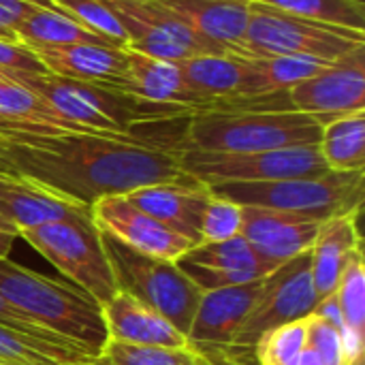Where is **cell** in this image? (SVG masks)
I'll return each instance as SVG.
<instances>
[{"label":"cell","instance_id":"15","mask_svg":"<svg viewBox=\"0 0 365 365\" xmlns=\"http://www.w3.org/2000/svg\"><path fill=\"white\" fill-rule=\"evenodd\" d=\"M323 222L325 220H317L302 214L242 205L240 235L248 240V244L263 261L278 267L308 252Z\"/></svg>","mask_w":365,"mask_h":365},{"label":"cell","instance_id":"35","mask_svg":"<svg viewBox=\"0 0 365 365\" xmlns=\"http://www.w3.org/2000/svg\"><path fill=\"white\" fill-rule=\"evenodd\" d=\"M242 231V205L214 197L210 199L201 218V244L227 242Z\"/></svg>","mask_w":365,"mask_h":365},{"label":"cell","instance_id":"26","mask_svg":"<svg viewBox=\"0 0 365 365\" xmlns=\"http://www.w3.org/2000/svg\"><path fill=\"white\" fill-rule=\"evenodd\" d=\"M0 124L9 126H47V128H62V130H79L60 118L41 96L32 90L0 79ZM90 133V130H88Z\"/></svg>","mask_w":365,"mask_h":365},{"label":"cell","instance_id":"39","mask_svg":"<svg viewBox=\"0 0 365 365\" xmlns=\"http://www.w3.org/2000/svg\"><path fill=\"white\" fill-rule=\"evenodd\" d=\"M38 6H51V0H0V38L19 43V24Z\"/></svg>","mask_w":365,"mask_h":365},{"label":"cell","instance_id":"4","mask_svg":"<svg viewBox=\"0 0 365 365\" xmlns=\"http://www.w3.org/2000/svg\"><path fill=\"white\" fill-rule=\"evenodd\" d=\"M0 297L36 327L98 357L109 340L101 306L71 282L0 259Z\"/></svg>","mask_w":365,"mask_h":365},{"label":"cell","instance_id":"19","mask_svg":"<svg viewBox=\"0 0 365 365\" xmlns=\"http://www.w3.org/2000/svg\"><path fill=\"white\" fill-rule=\"evenodd\" d=\"M103 321L109 340L137 344V346H165L184 349L188 340L165 317L135 299L133 295L118 291L103 308Z\"/></svg>","mask_w":365,"mask_h":365},{"label":"cell","instance_id":"25","mask_svg":"<svg viewBox=\"0 0 365 365\" xmlns=\"http://www.w3.org/2000/svg\"><path fill=\"white\" fill-rule=\"evenodd\" d=\"M319 152L329 171L365 169V111L323 124Z\"/></svg>","mask_w":365,"mask_h":365},{"label":"cell","instance_id":"42","mask_svg":"<svg viewBox=\"0 0 365 365\" xmlns=\"http://www.w3.org/2000/svg\"><path fill=\"white\" fill-rule=\"evenodd\" d=\"M71 365H111L103 355H98V357H90V359H86V361H79V364H71Z\"/></svg>","mask_w":365,"mask_h":365},{"label":"cell","instance_id":"12","mask_svg":"<svg viewBox=\"0 0 365 365\" xmlns=\"http://www.w3.org/2000/svg\"><path fill=\"white\" fill-rule=\"evenodd\" d=\"M287 98L293 111L321 124L365 111V45L327 62L317 75L287 90Z\"/></svg>","mask_w":365,"mask_h":365},{"label":"cell","instance_id":"5","mask_svg":"<svg viewBox=\"0 0 365 365\" xmlns=\"http://www.w3.org/2000/svg\"><path fill=\"white\" fill-rule=\"evenodd\" d=\"M207 188L214 197L244 207H265L329 220L344 214H361L365 171H327L317 178L274 182H222Z\"/></svg>","mask_w":365,"mask_h":365},{"label":"cell","instance_id":"13","mask_svg":"<svg viewBox=\"0 0 365 365\" xmlns=\"http://www.w3.org/2000/svg\"><path fill=\"white\" fill-rule=\"evenodd\" d=\"M180 68L188 92L199 101V109L269 96L267 83L250 56L231 51L201 53L182 60Z\"/></svg>","mask_w":365,"mask_h":365},{"label":"cell","instance_id":"28","mask_svg":"<svg viewBox=\"0 0 365 365\" xmlns=\"http://www.w3.org/2000/svg\"><path fill=\"white\" fill-rule=\"evenodd\" d=\"M186 263H195L201 267L210 269H227V272H237V269H250V272H261V274H272L276 265L263 261L255 248L248 244L246 237L237 235L227 242H212V244H199L190 248L184 257H180Z\"/></svg>","mask_w":365,"mask_h":365},{"label":"cell","instance_id":"8","mask_svg":"<svg viewBox=\"0 0 365 365\" xmlns=\"http://www.w3.org/2000/svg\"><path fill=\"white\" fill-rule=\"evenodd\" d=\"M361 45H365V32L317 24L250 0L248 28L235 53L252 58L304 56L334 62Z\"/></svg>","mask_w":365,"mask_h":365},{"label":"cell","instance_id":"10","mask_svg":"<svg viewBox=\"0 0 365 365\" xmlns=\"http://www.w3.org/2000/svg\"><path fill=\"white\" fill-rule=\"evenodd\" d=\"M319 295L312 284L310 250L278 265L261 280L259 295L246 314L233 346L255 349L259 338L280 325L310 317L319 306Z\"/></svg>","mask_w":365,"mask_h":365},{"label":"cell","instance_id":"32","mask_svg":"<svg viewBox=\"0 0 365 365\" xmlns=\"http://www.w3.org/2000/svg\"><path fill=\"white\" fill-rule=\"evenodd\" d=\"M101 355L111 365H197V351L190 346L165 349L107 340Z\"/></svg>","mask_w":365,"mask_h":365},{"label":"cell","instance_id":"22","mask_svg":"<svg viewBox=\"0 0 365 365\" xmlns=\"http://www.w3.org/2000/svg\"><path fill=\"white\" fill-rule=\"evenodd\" d=\"M359 216L344 214L325 220L310 248V272L319 299L336 293L346 263L357 250H364L357 225Z\"/></svg>","mask_w":365,"mask_h":365},{"label":"cell","instance_id":"16","mask_svg":"<svg viewBox=\"0 0 365 365\" xmlns=\"http://www.w3.org/2000/svg\"><path fill=\"white\" fill-rule=\"evenodd\" d=\"M124 197L137 210L190 240L195 246L201 244V218L212 199V192L205 184L197 182L195 178H186L180 182L143 186Z\"/></svg>","mask_w":365,"mask_h":365},{"label":"cell","instance_id":"27","mask_svg":"<svg viewBox=\"0 0 365 365\" xmlns=\"http://www.w3.org/2000/svg\"><path fill=\"white\" fill-rule=\"evenodd\" d=\"M272 9L297 15L317 24L365 32V6L361 0H257Z\"/></svg>","mask_w":365,"mask_h":365},{"label":"cell","instance_id":"41","mask_svg":"<svg viewBox=\"0 0 365 365\" xmlns=\"http://www.w3.org/2000/svg\"><path fill=\"white\" fill-rule=\"evenodd\" d=\"M297 365H325L323 364V359L314 353V351H310V349H306L304 351V355H302V359H299V364Z\"/></svg>","mask_w":365,"mask_h":365},{"label":"cell","instance_id":"17","mask_svg":"<svg viewBox=\"0 0 365 365\" xmlns=\"http://www.w3.org/2000/svg\"><path fill=\"white\" fill-rule=\"evenodd\" d=\"M30 51L53 75L113 86L133 94L126 47L105 43H79L62 47H34Z\"/></svg>","mask_w":365,"mask_h":365},{"label":"cell","instance_id":"44","mask_svg":"<svg viewBox=\"0 0 365 365\" xmlns=\"http://www.w3.org/2000/svg\"><path fill=\"white\" fill-rule=\"evenodd\" d=\"M4 180H6V175H0V188H2V184H4Z\"/></svg>","mask_w":365,"mask_h":365},{"label":"cell","instance_id":"7","mask_svg":"<svg viewBox=\"0 0 365 365\" xmlns=\"http://www.w3.org/2000/svg\"><path fill=\"white\" fill-rule=\"evenodd\" d=\"M19 237L101 308L118 293L101 229L92 216L24 229Z\"/></svg>","mask_w":365,"mask_h":365},{"label":"cell","instance_id":"46","mask_svg":"<svg viewBox=\"0 0 365 365\" xmlns=\"http://www.w3.org/2000/svg\"><path fill=\"white\" fill-rule=\"evenodd\" d=\"M0 79H2V77H0Z\"/></svg>","mask_w":365,"mask_h":365},{"label":"cell","instance_id":"18","mask_svg":"<svg viewBox=\"0 0 365 365\" xmlns=\"http://www.w3.org/2000/svg\"><path fill=\"white\" fill-rule=\"evenodd\" d=\"M261 280L201 293L190 329L186 334L188 346L195 351L231 346L259 295Z\"/></svg>","mask_w":365,"mask_h":365},{"label":"cell","instance_id":"31","mask_svg":"<svg viewBox=\"0 0 365 365\" xmlns=\"http://www.w3.org/2000/svg\"><path fill=\"white\" fill-rule=\"evenodd\" d=\"M308 319V317H306ZM306 319L269 329L255 344L257 365H297L306 351Z\"/></svg>","mask_w":365,"mask_h":365},{"label":"cell","instance_id":"23","mask_svg":"<svg viewBox=\"0 0 365 365\" xmlns=\"http://www.w3.org/2000/svg\"><path fill=\"white\" fill-rule=\"evenodd\" d=\"M128 71L133 79V94L152 101V103H167V105H182L186 109L197 111L199 101L188 92L184 83V75L180 62L152 58L126 47Z\"/></svg>","mask_w":365,"mask_h":365},{"label":"cell","instance_id":"24","mask_svg":"<svg viewBox=\"0 0 365 365\" xmlns=\"http://www.w3.org/2000/svg\"><path fill=\"white\" fill-rule=\"evenodd\" d=\"M17 41L28 49L34 47H62V45H79V43H105L101 36L51 6H38L32 11L17 28Z\"/></svg>","mask_w":365,"mask_h":365},{"label":"cell","instance_id":"30","mask_svg":"<svg viewBox=\"0 0 365 365\" xmlns=\"http://www.w3.org/2000/svg\"><path fill=\"white\" fill-rule=\"evenodd\" d=\"M51 4L90 32H94L96 36H101L103 41L115 47L128 45L120 19L105 0H51Z\"/></svg>","mask_w":365,"mask_h":365},{"label":"cell","instance_id":"21","mask_svg":"<svg viewBox=\"0 0 365 365\" xmlns=\"http://www.w3.org/2000/svg\"><path fill=\"white\" fill-rule=\"evenodd\" d=\"M0 216L19 235L24 229H34L49 222L90 218L92 210L6 175L0 188Z\"/></svg>","mask_w":365,"mask_h":365},{"label":"cell","instance_id":"38","mask_svg":"<svg viewBox=\"0 0 365 365\" xmlns=\"http://www.w3.org/2000/svg\"><path fill=\"white\" fill-rule=\"evenodd\" d=\"M0 323L9 325L11 329L19 331V334H24V336H30V338H34V340L47 342V344H53V346H60V349L79 351V353L88 355V353H86V351H81L79 346H75V344H71V342H66V340H62V338H58V336H53V334H49V331H45V329H41V327H36V325H34L32 321H28L24 314H19L17 310H13V308H11L2 297H0Z\"/></svg>","mask_w":365,"mask_h":365},{"label":"cell","instance_id":"6","mask_svg":"<svg viewBox=\"0 0 365 365\" xmlns=\"http://www.w3.org/2000/svg\"><path fill=\"white\" fill-rule=\"evenodd\" d=\"M101 237L118 291L133 295L186 336L199 306L201 291L184 276L175 261L133 250L105 231H101Z\"/></svg>","mask_w":365,"mask_h":365},{"label":"cell","instance_id":"20","mask_svg":"<svg viewBox=\"0 0 365 365\" xmlns=\"http://www.w3.org/2000/svg\"><path fill=\"white\" fill-rule=\"evenodd\" d=\"M190 30L216 47L235 53L244 41L250 0H160Z\"/></svg>","mask_w":365,"mask_h":365},{"label":"cell","instance_id":"34","mask_svg":"<svg viewBox=\"0 0 365 365\" xmlns=\"http://www.w3.org/2000/svg\"><path fill=\"white\" fill-rule=\"evenodd\" d=\"M336 299L344 319V325L361 331L365 327V263L364 250H357L346 263L336 289Z\"/></svg>","mask_w":365,"mask_h":365},{"label":"cell","instance_id":"14","mask_svg":"<svg viewBox=\"0 0 365 365\" xmlns=\"http://www.w3.org/2000/svg\"><path fill=\"white\" fill-rule=\"evenodd\" d=\"M92 220L101 231L113 235L133 250L156 259L178 261L190 248H195L190 240L171 231L145 212L137 210L124 195L98 199L92 205Z\"/></svg>","mask_w":365,"mask_h":365},{"label":"cell","instance_id":"37","mask_svg":"<svg viewBox=\"0 0 365 365\" xmlns=\"http://www.w3.org/2000/svg\"><path fill=\"white\" fill-rule=\"evenodd\" d=\"M15 73L34 75V73H49V71L26 45L0 38V77L9 79Z\"/></svg>","mask_w":365,"mask_h":365},{"label":"cell","instance_id":"9","mask_svg":"<svg viewBox=\"0 0 365 365\" xmlns=\"http://www.w3.org/2000/svg\"><path fill=\"white\" fill-rule=\"evenodd\" d=\"M180 169L205 186L222 182H274L291 178H317L329 171L319 152V143L248 154L180 150Z\"/></svg>","mask_w":365,"mask_h":365},{"label":"cell","instance_id":"29","mask_svg":"<svg viewBox=\"0 0 365 365\" xmlns=\"http://www.w3.org/2000/svg\"><path fill=\"white\" fill-rule=\"evenodd\" d=\"M90 359L79 351L60 349L24 336L0 323V364L9 365H71Z\"/></svg>","mask_w":365,"mask_h":365},{"label":"cell","instance_id":"2","mask_svg":"<svg viewBox=\"0 0 365 365\" xmlns=\"http://www.w3.org/2000/svg\"><path fill=\"white\" fill-rule=\"evenodd\" d=\"M9 81L32 90L60 118L79 130L124 135L160 148L169 145L152 130L192 113V109L182 105L152 103L113 86L77 81L53 73H15Z\"/></svg>","mask_w":365,"mask_h":365},{"label":"cell","instance_id":"3","mask_svg":"<svg viewBox=\"0 0 365 365\" xmlns=\"http://www.w3.org/2000/svg\"><path fill=\"white\" fill-rule=\"evenodd\" d=\"M323 124L293 111L287 92L252 103L199 109L188 115L182 150L248 154L297 145H317Z\"/></svg>","mask_w":365,"mask_h":365},{"label":"cell","instance_id":"36","mask_svg":"<svg viewBox=\"0 0 365 365\" xmlns=\"http://www.w3.org/2000/svg\"><path fill=\"white\" fill-rule=\"evenodd\" d=\"M306 349L314 351L325 365H344L340 329L314 312L306 319Z\"/></svg>","mask_w":365,"mask_h":365},{"label":"cell","instance_id":"1","mask_svg":"<svg viewBox=\"0 0 365 365\" xmlns=\"http://www.w3.org/2000/svg\"><path fill=\"white\" fill-rule=\"evenodd\" d=\"M0 175L90 207L113 195L180 182V152L124 135L0 124Z\"/></svg>","mask_w":365,"mask_h":365},{"label":"cell","instance_id":"45","mask_svg":"<svg viewBox=\"0 0 365 365\" xmlns=\"http://www.w3.org/2000/svg\"><path fill=\"white\" fill-rule=\"evenodd\" d=\"M0 365H9V364H0Z\"/></svg>","mask_w":365,"mask_h":365},{"label":"cell","instance_id":"43","mask_svg":"<svg viewBox=\"0 0 365 365\" xmlns=\"http://www.w3.org/2000/svg\"><path fill=\"white\" fill-rule=\"evenodd\" d=\"M344 365H365V357H364V355H359V357H355V359L346 361Z\"/></svg>","mask_w":365,"mask_h":365},{"label":"cell","instance_id":"11","mask_svg":"<svg viewBox=\"0 0 365 365\" xmlns=\"http://www.w3.org/2000/svg\"><path fill=\"white\" fill-rule=\"evenodd\" d=\"M120 19L128 49L182 62L201 53H225V49L199 36L160 0H105Z\"/></svg>","mask_w":365,"mask_h":365},{"label":"cell","instance_id":"40","mask_svg":"<svg viewBox=\"0 0 365 365\" xmlns=\"http://www.w3.org/2000/svg\"><path fill=\"white\" fill-rule=\"evenodd\" d=\"M19 235L17 233H11V231H2L0 229V259H6L11 248H13V242L17 240Z\"/></svg>","mask_w":365,"mask_h":365},{"label":"cell","instance_id":"33","mask_svg":"<svg viewBox=\"0 0 365 365\" xmlns=\"http://www.w3.org/2000/svg\"><path fill=\"white\" fill-rule=\"evenodd\" d=\"M252 60L259 66L269 94L291 90L293 86L317 75L327 64V62L304 58V56H267V58H252Z\"/></svg>","mask_w":365,"mask_h":365}]
</instances>
